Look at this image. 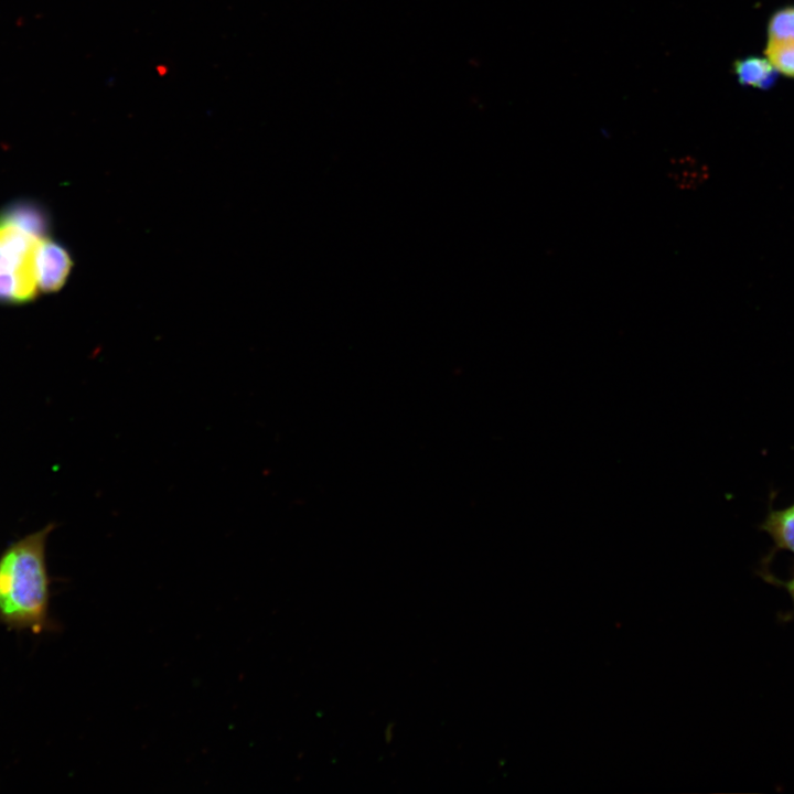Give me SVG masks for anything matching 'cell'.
I'll use <instances>...</instances> for the list:
<instances>
[{"mask_svg": "<svg viewBox=\"0 0 794 794\" xmlns=\"http://www.w3.org/2000/svg\"><path fill=\"white\" fill-rule=\"evenodd\" d=\"M51 526L11 544L0 557V624L14 631L54 629L45 543Z\"/></svg>", "mask_w": 794, "mask_h": 794, "instance_id": "1", "label": "cell"}, {"mask_svg": "<svg viewBox=\"0 0 794 794\" xmlns=\"http://www.w3.org/2000/svg\"><path fill=\"white\" fill-rule=\"evenodd\" d=\"M35 266L39 289L49 293L56 292L64 286L73 261L66 248L45 236L39 242Z\"/></svg>", "mask_w": 794, "mask_h": 794, "instance_id": "2", "label": "cell"}, {"mask_svg": "<svg viewBox=\"0 0 794 794\" xmlns=\"http://www.w3.org/2000/svg\"><path fill=\"white\" fill-rule=\"evenodd\" d=\"M0 225H11L42 238L47 236L50 230V217L39 203L19 200L0 210Z\"/></svg>", "mask_w": 794, "mask_h": 794, "instance_id": "3", "label": "cell"}, {"mask_svg": "<svg viewBox=\"0 0 794 794\" xmlns=\"http://www.w3.org/2000/svg\"><path fill=\"white\" fill-rule=\"evenodd\" d=\"M40 237L11 225H0V273L14 275L23 259L37 248Z\"/></svg>", "mask_w": 794, "mask_h": 794, "instance_id": "4", "label": "cell"}, {"mask_svg": "<svg viewBox=\"0 0 794 794\" xmlns=\"http://www.w3.org/2000/svg\"><path fill=\"white\" fill-rule=\"evenodd\" d=\"M760 528L773 541V550L766 560L777 550L794 554V503L782 509H770Z\"/></svg>", "mask_w": 794, "mask_h": 794, "instance_id": "5", "label": "cell"}, {"mask_svg": "<svg viewBox=\"0 0 794 794\" xmlns=\"http://www.w3.org/2000/svg\"><path fill=\"white\" fill-rule=\"evenodd\" d=\"M733 73L742 86L769 89L779 72L766 57L747 56L733 63Z\"/></svg>", "mask_w": 794, "mask_h": 794, "instance_id": "6", "label": "cell"}, {"mask_svg": "<svg viewBox=\"0 0 794 794\" xmlns=\"http://www.w3.org/2000/svg\"><path fill=\"white\" fill-rule=\"evenodd\" d=\"M668 176L679 190L691 191L702 185L708 176V168L691 157L672 160Z\"/></svg>", "mask_w": 794, "mask_h": 794, "instance_id": "7", "label": "cell"}, {"mask_svg": "<svg viewBox=\"0 0 794 794\" xmlns=\"http://www.w3.org/2000/svg\"><path fill=\"white\" fill-rule=\"evenodd\" d=\"M764 53L779 73L794 78V37L768 41Z\"/></svg>", "mask_w": 794, "mask_h": 794, "instance_id": "8", "label": "cell"}, {"mask_svg": "<svg viewBox=\"0 0 794 794\" xmlns=\"http://www.w3.org/2000/svg\"><path fill=\"white\" fill-rule=\"evenodd\" d=\"M794 37V7L775 11L768 23V41Z\"/></svg>", "mask_w": 794, "mask_h": 794, "instance_id": "9", "label": "cell"}, {"mask_svg": "<svg viewBox=\"0 0 794 794\" xmlns=\"http://www.w3.org/2000/svg\"><path fill=\"white\" fill-rule=\"evenodd\" d=\"M760 573L766 582L786 590V592L790 596L793 607H792V610L782 618L784 620L794 618V573L792 577H790L788 579H785V580L775 577L765 567L760 571Z\"/></svg>", "mask_w": 794, "mask_h": 794, "instance_id": "10", "label": "cell"}, {"mask_svg": "<svg viewBox=\"0 0 794 794\" xmlns=\"http://www.w3.org/2000/svg\"><path fill=\"white\" fill-rule=\"evenodd\" d=\"M15 281L11 273H0V302L14 303Z\"/></svg>", "mask_w": 794, "mask_h": 794, "instance_id": "11", "label": "cell"}]
</instances>
